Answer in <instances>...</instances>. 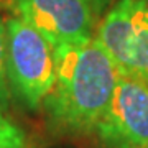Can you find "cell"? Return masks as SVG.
Returning a JSON list of instances; mask_svg holds the SVG:
<instances>
[{
    "mask_svg": "<svg viewBox=\"0 0 148 148\" xmlns=\"http://www.w3.org/2000/svg\"><path fill=\"white\" fill-rule=\"evenodd\" d=\"M56 79L43 101L49 120L68 133L94 132L115 92L120 73L94 36L54 49Z\"/></svg>",
    "mask_w": 148,
    "mask_h": 148,
    "instance_id": "6da1fadb",
    "label": "cell"
},
{
    "mask_svg": "<svg viewBox=\"0 0 148 148\" xmlns=\"http://www.w3.org/2000/svg\"><path fill=\"white\" fill-rule=\"evenodd\" d=\"M5 27L8 84L27 107L38 109L56 79L54 48L18 15L7 20Z\"/></svg>",
    "mask_w": 148,
    "mask_h": 148,
    "instance_id": "7a4b0ae2",
    "label": "cell"
},
{
    "mask_svg": "<svg viewBox=\"0 0 148 148\" xmlns=\"http://www.w3.org/2000/svg\"><path fill=\"white\" fill-rule=\"evenodd\" d=\"M97 40L120 76L148 84V2L119 0L102 18Z\"/></svg>",
    "mask_w": 148,
    "mask_h": 148,
    "instance_id": "3957f363",
    "label": "cell"
},
{
    "mask_svg": "<svg viewBox=\"0 0 148 148\" xmlns=\"http://www.w3.org/2000/svg\"><path fill=\"white\" fill-rule=\"evenodd\" d=\"M13 8L54 49L92 40L99 18L89 0H15Z\"/></svg>",
    "mask_w": 148,
    "mask_h": 148,
    "instance_id": "277c9868",
    "label": "cell"
},
{
    "mask_svg": "<svg viewBox=\"0 0 148 148\" xmlns=\"http://www.w3.org/2000/svg\"><path fill=\"white\" fill-rule=\"evenodd\" d=\"M104 148L148 147V84L120 76L106 114L94 130Z\"/></svg>",
    "mask_w": 148,
    "mask_h": 148,
    "instance_id": "5b68a950",
    "label": "cell"
},
{
    "mask_svg": "<svg viewBox=\"0 0 148 148\" xmlns=\"http://www.w3.org/2000/svg\"><path fill=\"white\" fill-rule=\"evenodd\" d=\"M0 148H32L27 135L13 120L0 110Z\"/></svg>",
    "mask_w": 148,
    "mask_h": 148,
    "instance_id": "8992f818",
    "label": "cell"
},
{
    "mask_svg": "<svg viewBox=\"0 0 148 148\" xmlns=\"http://www.w3.org/2000/svg\"><path fill=\"white\" fill-rule=\"evenodd\" d=\"M10 102V84L7 74V27L0 16V110L5 112Z\"/></svg>",
    "mask_w": 148,
    "mask_h": 148,
    "instance_id": "52a82bcc",
    "label": "cell"
},
{
    "mask_svg": "<svg viewBox=\"0 0 148 148\" xmlns=\"http://www.w3.org/2000/svg\"><path fill=\"white\" fill-rule=\"evenodd\" d=\"M90 5L94 7L95 13L101 16L102 13H104V10H106L107 7H109V3H110V0H89Z\"/></svg>",
    "mask_w": 148,
    "mask_h": 148,
    "instance_id": "ba28073f",
    "label": "cell"
},
{
    "mask_svg": "<svg viewBox=\"0 0 148 148\" xmlns=\"http://www.w3.org/2000/svg\"><path fill=\"white\" fill-rule=\"evenodd\" d=\"M0 5L8 7V8H13V7H15V0H0Z\"/></svg>",
    "mask_w": 148,
    "mask_h": 148,
    "instance_id": "9c48e42d",
    "label": "cell"
},
{
    "mask_svg": "<svg viewBox=\"0 0 148 148\" xmlns=\"http://www.w3.org/2000/svg\"><path fill=\"white\" fill-rule=\"evenodd\" d=\"M147 2H148V0H147Z\"/></svg>",
    "mask_w": 148,
    "mask_h": 148,
    "instance_id": "30bf717a",
    "label": "cell"
},
{
    "mask_svg": "<svg viewBox=\"0 0 148 148\" xmlns=\"http://www.w3.org/2000/svg\"><path fill=\"white\" fill-rule=\"evenodd\" d=\"M147 148H148V147H147Z\"/></svg>",
    "mask_w": 148,
    "mask_h": 148,
    "instance_id": "8fae6325",
    "label": "cell"
}]
</instances>
